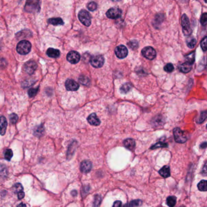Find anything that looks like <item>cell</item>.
I'll return each instance as SVG.
<instances>
[{
    "label": "cell",
    "instance_id": "cell-1",
    "mask_svg": "<svg viewBox=\"0 0 207 207\" xmlns=\"http://www.w3.org/2000/svg\"><path fill=\"white\" fill-rule=\"evenodd\" d=\"M31 44L27 40H23L20 41L17 47V50L18 53L20 55H26L30 52L31 50Z\"/></svg>",
    "mask_w": 207,
    "mask_h": 207
},
{
    "label": "cell",
    "instance_id": "cell-2",
    "mask_svg": "<svg viewBox=\"0 0 207 207\" xmlns=\"http://www.w3.org/2000/svg\"><path fill=\"white\" fill-rule=\"evenodd\" d=\"M79 18L80 22L86 26H89L91 24V17L86 10H82L79 14Z\"/></svg>",
    "mask_w": 207,
    "mask_h": 207
},
{
    "label": "cell",
    "instance_id": "cell-3",
    "mask_svg": "<svg viewBox=\"0 0 207 207\" xmlns=\"http://www.w3.org/2000/svg\"><path fill=\"white\" fill-rule=\"evenodd\" d=\"M175 140L178 143H185L187 140V137L185 133L180 130L179 128H176L173 130Z\"/></svg>",
    "mask_w": 207,
    "mask_h": 207
},
{
    "label": "cell",
    "instance_id": "cell-4",
    "mask_svg": "<svg viewBox=\"0 0 207 207\" xmlns=\"http://www.w3.org/2000/svg\"><path fill=\"white\" fill-rule=\"evenodd\" d=\"M24 9L28 12H34L38 10L39 9V0H28Z\"/></svg>",
    "mask_w": 207,
    "mask_h": 207
},
{
    "label": "cell",
    "instance_id": "cell-5",
    "mask_svg": "<svg viewBox=\"0 0 207 207\" xmlns=\"http://www.w3.org/2000/svg\"><path fill=\"white\" fill-rule=\"evenodd\" d=\"M182 30L184 35L187 36L190 35L192 32V30L190 27V22L189 19L185 14H184L182 17Z\"/></svg>",
    "mask_w": 207,
    "mask_h": 207
},
{
    "label": "cell",
    "instance_id": "cell-6",
    "mask_svg": "<svg viewBox=\"0 0 207 207\" xmlns=\"http://www.w3.org/2000/svg\"><path fill=\"white\" fill-rule=\"evenodd\" d=\"M141 54L147 59L152 60L156 56V51L152 47H146L142 49Z\"/></svg>",
    "mask_w": 207,
    "mask_h": 207
},
{
    "label": "cell",
    "instance_id": "cell-7",
    "mask_svg": "<svg viewBox=\"0 0 207 207\" xmlns=\"http://www.w3.org/2000/svg\"><path fill=\"white\" fill-rule=\"evenodd\" d=\"M122 11L118 7H112L106 12V17L110 19H117L122 15Z\"/></svg>",
    "mask_w": 207,
    "mask_h": 207
},
{
    "label": "cell",
    "instance_id": "cell-8",
    "mask_svg": "<svg viewBox=\"0 0 207 207\" xmlns=\"http://www.w3.org/2000/svg\"><path fill=\"white\" fill-rule=\"evenodd\" d=\"M90 62L94 67L100 68L104 64L105 59L101 55H95L90 59Z\"/></svg>",
    "mask_w": 207,
    "mask_h": 207
},
{
    "label": "cell",
    "instance_id": "cell-9",
    "mask_svg": "<svg viewBox=\"0 0 207 207\" xmlns=\"http://www.w3.org/2000/svg\"><path fill=\"white\" fill-rule=\"evenodd\" d=\"M115 53L116 56L119 58L123 59L127 56L128 54V50L125 46L120 45L115 48Z\"/></svg>",
    "mask_w": 207,
    "mask_h": 207
},
{
    "label": "cell",
    "instance_id": "cell-10",
    "mask_svg": "<svg viewBox=\"0 0 207 207\" xmlns=\"http://www.w3.org/2000/svg\"><path fill=\"white\" fill-rule=\"evenodd\" d=\"M68 61L71 64H77L80 60V55L75 51H71L67 55Z\"/></svg>",
    "mask_w": 207,
    "mask_h": 207
},
{
    "label": "cell",
    "instance_id": "cell-11",
    "mask_svg": "<svg viewBox=\"0 0 207 207\" xmlns=\"http://www.w3.org/2000/svg\"><path fill=\"white\" fill-rule=\"evenodd\" d=\"M37 68V64L34 61H29L24 64V70L29 74H32Z\"/></svg>",
    "mask_w": 207,
    "mask_h": 207
},
{
    "label": "cell",
    "instance_id": "cell-12",
    "mask_svg": "<svg viewBox=\"0 0 207 207\" xmlns=\"http://www.w3.org/2000/svg\"><path fill=\"white\" fill-rule=\"evenodd\" d=\"M65 87L69 91H76L79 88V84L73 80H68L66 81Z\"/></svg>",
    "mask_w": 207,
    "mask_h": 207
},
{
    "label": "cell",
    "instance_id": "cell-13",
    "mask_svg": "<svg viewBox=\"0 0 207 207\" xmlns=\"http://www.w3.org/2000/svg\"><path fill=\"white\" fill-rule=\"evenodd\" d=\"M92 163L89 161H83L80 164V170L82 173H87L92 169Z\"/></svg>",
    "mask_w": 207,
    "mask_h": 207
},
{
    "label": "cell",
    "instance_id": "cell-14",
    "mask_svg": "<svg viewBox=\"0 0 207 207\" xmlns=\"http://www.w3.org/2000/svg\"><path fill=\"white\" fill-rule=\"evenodd\" d=\"M87 121L90 125L94 126H98L100 124V121L95 113L90 114L87 118Z\"/></svg>",
    "mask_w": 207,
    "mask_h": 207
},
{
    "label": "cell",
    "instance_id": "cell-15",
    "mask_svg": "<svg viewBox=\"0 0 207 207\" xmlns=\"http://www.w3.org/2000/svg\"><path fill=\"white\" fill-rule=\"evenodd\" d=\"M7 122L4 116H0V135H4L6 132Z\"/></svg>",
    "mask_w": 207,
    "mask_h": 207
},
{
    "label": "cell",
    "instance_id": "cell-16",
    "mask_svg": "<svg viewBox=\"0 0 207 207\" xmlns=\"http://www.w3.org/2000/svg\"><path fill=\"white\" fill-rule=\"evenodd\" d=\"M192 64L191 62H188V61L183 63L182 65L180 66V71L183 73H185L190 72L191 71V70L192 69Z\"/></svg>",
    "mask_w": 207,
    "mask_h": 207
},
{
    "label": "cell",
    "instance_id": "cell-17",
    "mask_svg": "<svg viewBox=\"0 0 207 207\" xmlns=\"http://www.w3.org/2000/svg\"><path fill=\"white\" fill-rule=\"evenodd\" d=\"M47 55L48 56L52 58H57L59 57L60 55V51L58 49H55L53 48H49L47 50Z\"/></svg>",
    "mask_w": 207,
    "mask_h": 207
},
{
    "label": "cell",
    "instance_id": "cell-18",
    "mask_svg": "<svg viewBox=\"0 0 207 207\" xmlns=\"http://www.w3.org/2000/svg\"><path fill=\"white\" fill-rule=\"evenodd\" d=\"M159 174L164 178H167L170 176V169L169 166L165 165L159 170Z\"/></svg>",
    "mask_w": 207,
    "mask_h": 207
},
{
    "label": "cell",
    "instance_id": "cell-19",
    "mask_svg": "<svg viewBox=\"0 0 207 207\" xmlns=\"http://www.w3.org/2000/svg\"><path fill=\"white\" fill-rule=\"evenodd\" d=\"M124 146L128 150H133L135 147V142L132 139H127L123 142Z\"/></svg>",
    "mask_w": 207,
    "mask_h": 207
},
{
    "label": "cell",
    "instance_id": "cell-20",
    "mask_svg": "<svg viewBox=\"0 0 207 207\" xmlns=\"http://www.w3.org/2000/svg\"><path fill=\"white\" fill-rule=\"evenodd\" d=\"M47 22L49 24H52L54 25H63L64 24V22L61 18H50L47 20Z\"/></svg>",
    "mask_w": 207,
    "mask_h": 207
},
{
    "label": "cell",
    "instance_id": "cell-21",
    "mask_svg": "<svg viewBox=\"0 0 207 207\" xmlns=\"http://www.w3.org/2000/svg\"><path fill=\"white\" fill-rule=\"evenodd\" d=\"M142 204V202L140 200H132L131 202H130L129 203H126L123 207H137L140 206Z\"/></svg>",
    "mask_w": 207,
    "mask_h": 207
},
{
    "label": "cell",
    "instance_id": "cell-22",
    "mask_svg": "<svg viewBox=\"0 0 207 207\" xmlns=\"http://www.w3.org/2000/svg\"><path fill=\"white\" fill-rule=\"evenodd\" d=\"M8 174L7 169L4 164H0V177L5 178L7 177Z\"/></svg>",
    "mask_w": 207,
    "mask_h": 207
},
{
    "label": "cell",
    "instance_id": "cell-23",
    "mask_svg": "<svg viewBox=\"0 0 207 207\" xmlns=\"http://www.w3.org/2000/svg\"><path fill=\"white\" fill-rule=\"evenodd\" d=\"M196 44V40L193 37H190L187 40V44L190 48H193L195 47Z\"/></svg>",
    "mask_w": 207,
    "mask_h": 207
},
{
    "label": "cell",
    "instance_id": "cell-24",
    "mask_svg": "<svg viewBox=\"0 0 207 207\" xmlns=\"http://www.w3.org/2000/svg\"><path fill=\"white\" fill-rule=\"evenodd\" d=\"M176 200L177 199L175 196H169L166 199L167 205L170 207H174L176 203Z\"/></svg>",
    "mask_w": 207,
    "mask_h": 207
},
{
    "label": "cell",
    "instance_id": "cell-25",
    "mask_svg": "<svg viewBox=\"0 0 207 207\" xmlns=\"http://www.w3.org/2000/svg\"><path fill=\"white\" fill-rule=\"evenodd\" d=\"M44 133V127L42 125H39L35 128L34 135L36 136H41Z\"/></svg>",
    "mask_w": 207,
    "mask_h": 207
},
{
    "label": "cell",
    "instance_id": "cell-26",
    "mask_svg": "<svg viewBox=\"0 0 207 207\" xmlns=\"http://www.w3.org/2000/svg\"><path fill=\"white\" fill-rule=\"evenodd\" d=\"M198 188L200 191H207V182L205 180H202L198 184Z\"/></svg>",
    "mask_w": 207,
    "mask_h": 207
},
{
    "label": "cell",
    "instance_id": "cell-27",
    "mask_svg": "<svg viewBox=\"0 0 207 207\" xmlns=\"http://www.w3.org/2000/svg\"><path fill=\"white\" fill-rule=\"evenodd\" d=\"M13 156V152H12V150L11 149H7L5 151V153H4V157H5V159L8 161H10L12 159Z\"/></svg>",
    "mask_w": 207,
    "mask_h": 207
},
{
    "label": "cell",
    "instance_id": "cell-28",
    "mask_svg": "<svg viewBox=\"0 0 207 207\" xmlns=\"http://www.w3.org/2000/svg\"><path fill=\"white\" fill-rule=\"evenodd\" d=\"M101 196H100L98 195L95 196L94 202H93L94 207H98L100 205V204L101 203Z\"/></svg>",
    "mask_w": 207,
    "mask_h": 207
},
{
    "label": "cell",
    "instance_id": "cell-29",
    "mask_svg": "<svg viewBox=\"0 0 207 207\" xmlns=\"http://www.w3.org/2000/svg\"><path fill=\"white\" fill-rule=\"evenodd\" d=\"M131 84H129V83H126L125 84H124L120 88L121 90V92L122 93H127L129 90L131 89Z\"/></svg>",
    "mask_w": 207,
    "mask_h": 207
},
{
    "label": "cell",
    "instance_id": "cell-30",
    "mask_svg": "<svg viewBox=\"0 0 207 207\" xmlns=\"http://www.w3.org/2000/svg\"><path fill=\"white\" fill-rule=\"evenodd\" d=\"M164 70L168 73H171L174 70V66L172 64H167L164 67Z\"/></svg>",
    "mask_w": 207,
    "mask_h": 207
},
{
    "label": "cell",
    "instance_id": "cell-31",
    "mask_svg": "<svg viewBox=\"0 0 207 207\" xmlns=\"http://www.w3.org/2000/svg\"><path fill=\"white\" fill-rule=\"evenodd\" d=\"M38 91V87L35 88H31L28 91V94H29V96L30 98H33L34 97L36 94L37 93Z\"/></svg>",
    "mask_w": 207,
    "mask_h": 207
},
{
    "label": "cell",
    "instance_id": "cell-32",
    "mask_svg": "<svg viewBox=\"0 0 207 207\" xmlns=\"http://www.w3.org/2000/svg\"><path fill=\"white\" fill-rule=\"evenodd\" d=\"M87 7L90 11H94L97 8V4L95 2H90L87 4Z\"/></svg>",
    "mask_w": 207,
    "mask_h": 207
},
{
    "label": "cell",
    "instance_id": "cell-33",
    "mask_svg": "<svg viewBox=\"0 0 207 207\" xmlns=\"http://www.w3.org/2000/svg\"><path fill=\"white\" fill-rule=\"evenodd\" d=\"M18 119V117L17 114H16L15 113H12L10 115V121L12 124H15L17 122Z\"/></svg>",
    "mask_w": 207,
    "mask_h": 207
},
{
    "label": "cell",
    "instance_id": "cell-34",
    "mask_svg": "<svg viewBox=\"0 0 207 207\" xmlns=\"http://www.w3.org/2000/svg\"><path fill=\"white\" fill-rule=\"evenodd\" d=\"M79 81L83 85H87L89 83V80L87 78V77L84 76H82L80 77Z\"/></svg>",
    "mask_w": 207,
    "mask_h": 207
},
{
    "label": "cell",
    "instance_id": "cell-35",
    "mask_svg": "<svg viewBox=\"0 0 207 207\" xmlns=\"http://www.w3.org/2000/svg\"><path fill=\"white\" fill-rule=\"evenodd\" d=\"M13 190H14L15 193H19V192L23 191V186L21 185V184L18 183V184H16L14 186V187H13Z\"/></svg>",
    "mask_w": 207,
    "mask_h": 207
},
{
    "label": "cell",
    "instance_id": "cell-36",
    "mask_svg": "<svg viewBox=\"0 0 207 207\" xmlns=\"http://www.w3.org/2000/svg\"><path fill=\"white\" fill-rule=\"evenodd\" d=\"M168 146V144L166 143H163V142H158L156 144H155L151 147V149H155L157 148H161V147H166Z\"/></svg>",
    "mask_w": 207,
    "mask_h": 207
},
{
    "label": "cell",
    "instance_id": "cell-37",
    "mask_svg": "<svg viewBox=\"0 0 207 207\" xmlns=\"http://www.w3.org/2000/svg\"><path fill=\"white\" fill-rule=\"evenodd\" d=\"M207 22V14L206 13H204L203 14H202L200 19V23L202 25H206Z\"/></svg>",
    "mask_w": 207,
    "mask_h": 207
},
{
    "label": "cell",
    "instance_id": "cell-38",
    "mask_svg": "<svg viewBox=\"0 0 207 207\" xmlns=\"http://www.w3.org/2000/svg\"><path fill=\"white\" fill-rule=\"evenodd\" d=\"M200 46H201L202 50L204 51H205L206 50V36L203 39V40L201 41Z\"/></svg>",
    "mask_w": 207,
    "mask_h": 207
},
{
    "label": "cell",
    "instance_id": "cell-39",
    "mask_svg": "<svg viewBox=\"0 0 207 207\" xmlns=\"http://www.w3.org/2000/svg\"><path fill=\"white\" fill-rule=\"evenodd\" d=\"M128 46L133 49L137 48L138 47V43L136 41H132L128 43Z\"/></svg>",
    "mask_w": 207,
    "mask_h": 207
},
{
    "label": "cell",
    "instance_id": "cell-40",
    "mask_svg": "<svg viewBox=\"0 0 207 207\" xmlns=\"http://www.w3.org/2000/svg\"><path fill=\"white\" fill-rule=\"evenodd\" d=\"M206 118V111H204V112L202 113L198 121V122L199 123H201V122H203L205 121Z\"/></svg>",
    "mask_w": 207,
    "mask_h": 207
},
{
    "label": "cell",
    "instance_id": "cell-41",
    "mask_svg": "<svg viewBox=\"0 0 207 207\" xmlns=\"http://www.w3.org/2000/svg\"><path fill=\"white\" fill-rule=\"evenodd\" d=\"M112 207H123L122 202H121V201H119V200L115 201V202L114 203V205H113Z\"/></svg>",
    "mask_w": 207,
    "mask_h": 207
},
{
    "label": "cell",
    "instance_id": "cell-42",
    "mask_svg": "<svg viewBox=\"0 0 207 207\" xmlns=\"http://www.w3.org/2000/svg\"><path fill=\"white\" fill-rule=\"evenodd\" d=\"M24 197V193L22 191L18 193V198L19 199H22Z\"/></svg>",
    "mask_w": 207,
    "mask_h": 207
},
{
    "label": "cell",
    "instance_id": "cell-43",
    "mask_svg": "<svg viewBox=\"0 0 207 207\" xmlns=\"http://www.w3.org/2000/svg\"><path fill=\"white\" fill-rule=\"evenodd\" d=\"M71 195H72L73 196H77V191H75V190L72 191L71 192Z\"/></svg>",
    "mask_w": 207,
    "mask_h": 207
},
{
    "label": "cell",
    "instance_id": "cell-44",
    "mask_svg": "<svg viewBox=\"0 0 207 207\" xmlns=\"http://www.w3.org/2000/svg\"><path fill=\"white\" fill-rule=\"evenodd\" d=\"M17 207H26V204L23 203H21L20 204H19Z\"/></svg>",
    "mask_w": 207,
    "mask_h": 207
},
{
    "label": "cell",
    "instance_id": "cell-45",
    "mask_svg": "<svg viewBox=\"0 0 207 207\" xmlns=\"http://www.w3.org/2000/svg\"><path fill=\"white\" fill-rule=\"evenodd\" d=\"M206 164H205V165H204V167H203V172H204V174H206Z\"/></svg>",
    "mask_w": 207,
    "mask_h": 207
},
{
    "label": "cell",
    "instance_id": "cell-46",
    "mask_svg": "<svg viewBox=\"0 0 207 207\" xmlns=\"http://www.w3.org/2000/svg\"><path fill=\"white\" fill-rule=\"evenodd\" d=\"M111 1H112L114 2H118V1H121V0H111Z\"/></svg>",
    "mask_w": 207,
    "mask_h": 207
}]
</instances>
